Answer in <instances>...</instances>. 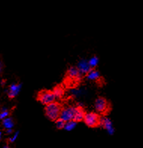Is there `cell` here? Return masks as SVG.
I'll return each mask as SVG.
<instances>
[{
    "label": "cell",
    "instance_id": "obj_1",
    "mask_svg": "<svg viewBox=\"0 0 143 148\" xmlns=\"http://www.w3.org/2000/svg\"><path fill=\"white\" fill-rule=\"evenodd\" d=\"M63 105L59 102L54 101L52 103L45 105V113L50 121H55L60 118L61 111H62Z\"/></svg>",
    "mask_w": 143,
    "mask_h": 148
},
{
    "label": "cell",
    "instance_id": "obj_2",
    "mask_svg": "<svg viewBox=\"0 0 143 148\" xmlns=\"http://www.w3.org/2000/svg\"><path fill=\"white\" fill-rule=\"evenodd\" d=\"M94 107L97 113H100L103 116L107 115L111 110L110 103L103 97H97L95 101Z\"/></svg>",
    "mask_w": 143,
    "mask_h": 148
},
{
    "label": "cell",
    "instance_id": "obj_3",
    "mask_svg": "<svg viewBox=\"0 0 143 148\" xmlns=\"http://www.w3.org/2000/svg\"><path fill=\"white\" fill-rule=\"evenodd\" d=\"M56 97V95H54L53 90L52 91L47 89L41 90L40 92H38V95H37V100L44 105H47V104L55 101Z\"/></svg>",
    "mask_w": 143,
    "mask_h": 148
},
{
    "label": "cell",
    "instance_id": "obj_4",
    "mask_svg": "<svg viewBox=\"0 0 143 148\" xmlns=\"http://www.w3.org/2000/svg\"><path fill=\"white\" fill-rule=\"evenodd\" d=\"M84 122L87 125V126L90 128H97L100 126L101 116L98 113L90 112V113H86Z\"/></svg>",
    "mask_w": 143,
    "mask_h": 148
},
{
    "label": "cell",
    "instance_id": "obj_5",
    "mask_svg": "<svg viewBox=\"0 0 143 148\" xmlns=\"http://www.w3.org/2000/svg\"><path fill=\"white\" fill-rule=\"evenodd\" d=\"M76 112V107L72 106H69V107H63L61 111L60 114V118H62L65 121H70L72 120Z\"/></svg>",
    "mask_w": 143,
    "mask_h": 148
},
{
    "label": "cell",
    "instance_id": "obj_6",
    "mask_svg": "<svg viewBox=\"0 0 143 148\" xmlns=\"http://www.w3.org/2000/svg\"><path fill=\"white\" fill-rule=\"evenodd\" d=\"M66 75L67 79H72L74 81H80L81 77L83 76L80 73L77 66H70L68 69Z\"/></svg>",
    "mask_w": 143,
    "mask_h": 148
},
{
    "label": "cell",
    "instance_id": "obj_7",
    "mask_svg": "<svg viewBox=\"0 0 143 148\" xmlns=\"http://www.w3.org/2000/svg\"><path fill=\"white\" fill-rule=\"evenodd\" d=\"M77 67L79 70L80 73L82 75V76H86L87 74V73L89 72L90 70H91V66H90L89 62L87 61L84 59H82L78 62L77 65Z\"/></svg>",
    "mask_w": 143,
    "mask_h": 148
},
{
    "label": "cell",
    "instance_id": "obj_8",
    "mask_svg": "<svg viewBox=\"0 0 143 148\" xmlns=\"http://www.w3.org/2000/svg\"><path fill=\"white\" fill-rule=\"evenodd\" d=\"M86 113H87L85 112L84 109L82 107H81V106L76 107V112H75L73 120L76 121V123H79L81 121H84Z\"/></svg>",
    "mask_w": 143,
    "mask_h": 148
},
{
    "label": "cell",
    "instance_id": "obj_9",
    "mask_svg": "<svg viewBox=\"0 0 143 148\" xmlns=\"http://www.w3.org/2000/svg\"><path fill=\"white\" fill-rule=\"evenodd\" d=\"M100 126H103L105 129H106L109 134H112L114 133V128L112 126V121L107 117H101Z\"/></svg>",
    "mask_w": 143,
    "mask_h": 148
},
{
    "label": "cell",
    "instance_id": "obj_10",
    "mask_svg": "<svg viewBox=\"0 0 143 148\" xmlns=\"http://www.w3.org/2000/svg\"><path fill=\"white\" fill-rule=\"evenodd\" d=\"M20 86H21V85H20V84H12L9 86V89H8V97H9L10 99H12V98L16 97V95L20 92Z\"/></svg>",
    "mask_w": 143,
    "mask_h": 148
},
{
    "label": "cell",
    "instance_id": "obj_11",
    "mask_svg": "<svg viewBox=\"0 0 143 148\" xmlns=\"http://www.w3.org/2000/svg\"><path fill=\"white\" fill-rule=\"evenodd\" d=\"M87 76V79L91 81H95V80H97L98 79H99L100 77V75H99V71H97L95 68H92L89 72L87 73V74L86 75Z\"/></svg>",
    "mask_w": 143,
    "mask_h": 148
},
{
    "label": "cell",
    "instance_id": "obj_12",
    "mask_svg": "<svg viewBox=\"0 0 143 148\" xmlns=\"http://www.w3.org/2000/svg\"><path fill=\"white\" fill-rule=\"evenodd\" d=\"M14 125V123L13 119L11 117H7V118H5V119H2V125L3 126L5 129H12Z\"/></svg>",
    "mask_w": 143,
    "mask_h": 148
},
{
    "label": "cell",
    "instance_id": "obj_13",
    "mask_svg": "<svg viewBox=\"0 0 143 148\" xmlns=\"http://www.w3.org/2000/svg\"><path fill=\"white\" fill-rule=\"evenodd\" d=\"M53 92H54V95H56L57 97H58V98L62 97L64 95L63 86H62L61 85H57V86L54 87V88L53 89Z\"/></svg>",
    "mask_w": 143,
    "mask_h": 148
},
{
    "label": "cell",
    "instance_id": "obj_14",
    "mask_svg": "<svg viewBox=\"0 0 143 148\" xmlns=\"http://www.w3.org/2000/svg\"><path fill=\"white\" fill-rule=\"evenodd\" d=\"M55 124H56V127L57 129H65V126H66V121H65L64 119H63L62 118H58L55 121Z\"/></svg>",
    "mask_w": 143,
    "mask_h": 148
},
{
    "label": "cell",
    "instance_id": "obj_15",
    "mask_svg": "<svg viewBox=\"0 0 143 148\" xmlns=\"http://www.w3.org/2000/svg\"><path fill=\"white\" fill-rule=\"evenodd\" d=\"M76 124H77V123H76V121H74L73 119L70 121H67V122H66V126H65V129L67 131L72 130V129L76 127Z\"/></svg>",
    "mask_w": 143,
    "mask_h": 148
},
{
    "label": "cell",
    "instance_id": "obj_16",
    "mask_svg": "<svg viewBox=\"0 0 143 148\" xmlns=\"http://www.w3.org/2000/svg\"><path fill=\"white\" fill-rule=\"evenodd\" d=\"M88 62H89V64L91 66V68H95L98 64L99 59L97 56H93L88 60Z\"/></svg>",
    "mask_w": 143,
    "mask_h": 148
},
{
    "label": "cell",
    "instance_id": "obj_17",
    "mask_svg": "<svg viewBox=\"0 0 143 148\" xmlns=\"http://www.w3.org/2000/svg\"><path fill=\"white\" fill-rule=\"evenodd\" d=\"M9 110H8L7 108H5V107L2 108V110H1V113H0V119L2 120V119H5V118H7V117L9 116Z\"/></svg>",
    "mask_w": 143,
    "mask_h": 148
},
{
    "label": "cell",
    "instance_id": "obj_18",
    "mask_svg": "<svg viewBox=\"0 0 143 148\" xmlns=\"http://www.w3.org/2000/svg\"><path fill=\"white\" fill-rule=\"evenodd\" d=\"M18 132H17V133H16V134H15V136L13 137L12 138H10V139H9L10 142H14V141L15 140V139L17 138V136H18Z\"/></svg>",
    "mask_w": 143,
    "mask_h": 148
},
{
    "label": "cell",
    "instance_id": "obj_19",
    "mask_svg": "<svg viewBox=\"0 0 143 148\" xmlns=\"http://www.w3.org/2000/svg\"><path fill=\"white\" fill-rule=\"evenodd\" d=\"M6 133L7 134H11L12 132V129H5Z\"/></svg>",
    "mask_w": 143,
    "mask_h": 148
},
{
    "label": "cell",
    "instance_id": "obj_20",
    "mask_svg": "<svg viewBox=\"0 0 143 148\" xmlns=\"http://www.w3.org/2000/svg\"><path fill=\"white\" fill-rule=\"evenodd\" d=\"M4 84H5V80H2V86H4Z\"/></svg>",
    "mask_w": 143,
    "mask_h": 148
}]
</instances>
